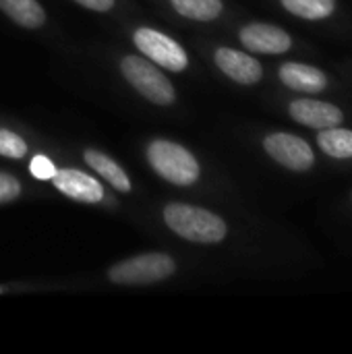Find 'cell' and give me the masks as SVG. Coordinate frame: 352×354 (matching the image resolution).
Here are the masks:
<instances>
[{
	"mask_svg": "<svg viewBox=\"0 0 352 354\" xmlns=\"http://www.w3.org/2000/svg\"><path fill=\"white\" fill-rule=\"evenodd\" d=\"M29 170H31V174L35 176V178H39V180H50V178H54V174H56V166H54V162L50 160V158H46V156H33V160L29 162Z\"/></svg>",
	"mask_w": 352,
	"mask_h": 354,
	"instance_id": "18",
	"label": "cell"
},
{
	"mask_svg": "<svg viewBox=\"0 0 352 354\" xmlns=\"http://www.w3.org/2000/svg\"><path fill=\"white\" fill-rule=\"evenodd\" d=\"M54 185L60 193H64L66 197L75 199V201H81V203H98L104 199V189L102 185L81 172V170H56L54 174Z\"/></svg>",
	"mask_w": 352,
	"mask_h": 354,
	"instance_id": "9",
	"label": "cell"
},
{
	"mask_svg": "<svg viewBox=\"0 0 352 354\" xmlns=\"http://www.w3.org/2000/svg\"><path fill=\"white\" fill-rule=\"evenodd\" d=\"M282 6L305 21H324L334 15L336 0H282Z\"/></svg>",
	"mask_w": 352,
	"mask_h": 354,
	"instance_id": "15",
	"label": "cell"
},
{
	"mask_svg": "<svg viewBox=\"0 0 352 354\" xmlns=\"http://www.w3.org/2000/svg\"><path fill=\"white\" fill-rule=\"evenodd\" d=\"M293 120H297L303 127L309 129H330V127H338L344 122V112L330 104V102H319V100H295L290 102L288 108Z\"/></svg>",
	"mask_w": 352,
	"mask_h": 354,
	"instance_id": "8",
	"label": "cell"
},
{
	"mask_svg": "<svg viewBox=\"0 0 352 354\" xmlns=\"http://www.w3.org/2000/svg\"><path fill=\"white\" fill-rule=\"evenodd\" d=\"M135 44L137 48L149 56L156 64L172 71V73H180L187 68L189 64V58L185 54V50L168 35L156 31V29H149V27H141L135 31Z\"/></svg>",
	"mask_w": 352,
	"mask_h": 354,
	"instance_id": "6",
	"label": "cell"
},
{
	"mask_svg": "<svg viewBox=\"0 0 352 354\" xmlns=\"http://www.w3.org/2000/svg\"><path fill=\"white\" fill-rule=\"evenodd\" d=\"M25 153H27V143L19 135L0 129V156H4V158H23Z\"/></svg>",
	"mask_w": 352,
	"mask_h": 354,
	"instance_id": "17",
	"label": "cell"
},
{
	"mask_svg": "<svg viewBox=\"0 0 352 354\" xmlns=\"http://www.w3.org/2000/svg\"><path fill=\"white\" fill-rule=\"evenodd\" d=\"M166 224L183 239L193 243H220L226 239V222L201 207L185 205V203H172L164 209Z\"/></svg>",
	"mask_w": 352,
	"mask_h": 354,
	"instance_id": "1",
	"label": "cell"
},
{
	"mask_svg": "<svg viewBox=\"0 0 352 354\" xmlns=\"http://www.w3.org/2000/svg\"><path fill=\"white\" fill-rule=\"evenodd\" d=\"M79 4H83V6H87V8H93V10H110L112 8V4H114V0H77Z\"/></svg>",
	"mask_w": 352,
	"mask_h": 354,
	"instance_id": "20",
	"label": "cell"
},
{
	"mask_svg": "<svg viewBox=\"0 0 352 354\" xmlns=\"http://www.w3.org/2000/svg\"><path fill=\"white\" fill-rule=\"evenodd\" d=\"M0 8L21 27L35 29L44 25L46 12L37 0H0Z\"/></svg>",
	"mask_w": 352,
	"mask_h": 354,
	"instance_id": "13",
	"label": "cell"
},
{
	"mask_svg": "<svg viewBox=\"0 0 352 354\" xmlns=\"http://www.w3.org/2000/svg\"><path fill=\"white\" fill-rule=\"evenodd\" d=\"M176 272V263L166 253H145L110 268L108 276L116 284H151L170 278Z\"/></svg>",
	"mask_w": 352,
	"mask_h": 354,
	"instance_id": "3",
	"label": "cell"
},
{
	"mask_svg": "<svg viewBox=\"0 0 352 354\" xmlns=\"http://www.w3.org/2000/svg\"><path fill=\"white\" fill-rule=\"evenodd\" d=\"M241 41L247 50L257 54H284L293 46V37L270 23H251L243 27Z\"/></svg>",
	"mask_w": 352,
	"mask_h": 354,
	"instance_id": "7",
	"label": "cell"
},
{
	"mask_svg": "<svg viewBox=\"0 0 352 354\" xmlns=\"http://www.w3.org/2000/svg\"><path fill=\"white\" fill-rule=\"evenodd\" d=\"M0 292H2V288H0Z\"/></svg>",
	"mask_w": 352,
	"mask_h": 354,
	"instance_id": "21",
	"label": "cell"
},
{
	"mask_svg": "<svg viewBox=\"0 0 352 354\" xmlns=\"http://www.w3.org/2000/svg\"><path fill=\"white\" fill-rule=\"evenodd\" d=\"M85 162H87L95 172H100L102 178H106L114 189H118V191H122V193L131 191V180H129V176H127L124 170H122L114 160H110L106 153L95 151V149H87V151H85Z\"/></svg>",
	"mask_w": 352,
	"mask_h": 354,
	"instance_id": "14",
	"label": "cell"
},
{
	"mask_svg": "<svg viewBox=\"0 0 352 354\" xmlns=\"http://www.w3.org/2000/svg\"><path fill=\"white\" fill-rule=\"evenodd\" d=\"M263 149L272 160L293 172H307L315 164L311 145L293 133H272L263 139Z\"/></svg>",
	"mask_w": 352,
	"mask_h": 354,
	"instance_id": "5",
	"label": "cell"
},
{
	"mask_svg": "<svg viewBox=\"0 0 352 354\" xmlns=\"http://www.w3.org/2000/svg\"><path fill=\"white\" fill-rule=\"evenodd\" d=\"M178 15L195 21H214L222 12V0H170Z\"/></svg>",
	"mask_w": 352,
	"mask_h": 354,
	"instance_id": "16",
	"label": "cell"
},
{
	"mask_svg": "<svg viewBox=\"0 0 352 354\" xmlns=\"http://www.w3.org/2000/svg\"><path fill=\"white\" fill-rule=\"evenodd\" d=\"M147 160L151 168L172 185L187 187L199 178V164L189 149L178 143L156 139L147 147Z\"/></svg>",
	"mask_w": 352,
	"mask_h": 354,
	"instance_id": "2",
	"label": "cell"
},
{
	"mask_svg": "<svg viewBox=\"0 0 352 354\" xmlns=\"http://www.w3.org/2000/svg\"><path fill=\"white\" fill-rule=\"evenodd\" d=\"M122 75L127 81L149 102L158 106H168L174 102V87L172 83L156 68L151 62L139 58V56H127L120 62Z\"/></svg>",
	"mask_w": 352,
	"mask_h": 354,
	"instance_id": "4",
	"label": "cell"
},
{
	"mask_svg": "<svg viewBox=\"0 0 352 354\" xmlns=\"http://www.w3.org/2000/svg\"><path fill=\"white\" fill-rule=\"evenodd\" d=\"M21 195V185L15 176L0 172V203H8Z\"/></svg>",
	"mask_w": 352,
	"mask_h": 354,
	"instance_id": "19",
	"label": "cell"
},
{
	"mask_svg": "<svg viewBox=\"0 0 352 354\" xmlns=\"http://www.w3.org/2000/svg\"><path fill=\"white\" fill-rule=\"evenodd\" d=\"M216 64L222 68V73L243 85H253L263 77V68L257 58L232 48H220L216 52Z\"/></svg>",
	"mask_w": 352,
	"mask_h": 354,
	"instance_id": "10",
	"label": "cell"
},
{
	"mask_svg": "<svg viewBox=\"0 0 352 354\" xmlns=\"http://www.w3.org/2000/svg\"><path fill=\"white\" fill-rule=\"evenodd\" d=\"M319 149L334 160H351L352 158V131L344 127L322 129L317 135Z\"/></svg>",
	"mask_w": 352,
	"mask_h": 354,
	"instance_id": "12",
	"label": "cell"
},
{
	"mask_svg": "<svg viewBox=\"0 0 352 354\" xmlns=\"http://www.w3.org/2000/svg\"><path fill=\"white\" fill-rule=\"evenodd\" d=\"M280 81L288 89L301 93H319L330 85V79L322 68L305 62H284L280 66Z\"/></svg>",
	"mask_w": 352,
	"mask_h": 354,
	"instance_id": "11",
	"label": "cell"
}]
</instances>
